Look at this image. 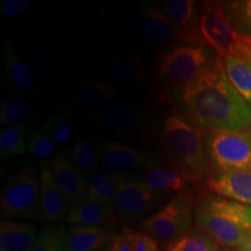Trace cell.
Listing matches in <instances>:
<instances>
[{"label": "cell", "instance_id": "obj_1", "mask_svg": "<svg viewBox=\"0 0 251 251\" xmlns=\"http://www.w3.org/2000/svg\"><path fill=\"white\" fill-rule=\"evenodd\" d=\"M180 100L184 114L203 131H247L251 128V107L228 79L220 57L181 90Z\"/></svg>", "mask_w": 251, "mask_h": 251}, {"label": "cell", "instance_id": "obj_2", "mask_svg": "<svg viewBox=\"0 0 251 251\" xmlns=\"http://www.w3.org/2000/svg\"><path fill=\"white\" fill-rule=\"evenodd\" d=\"M196 227L222 249H240L251 234V207L207 193L196 199Z\"/></svg>", "mask_w": 251, "mask_h": 251}, {"label": "cell", "instance_id": "obj_3", "mask_svg": "<svg viewBox=\"0 0 251 251\" xmlns=\"http://www.w3.org/2000/svg\"><path fill=\"white\" fill-rule=\"evenodd\" d=\"M163 146L172 165L177 166L191 184L207 183L211 168L203 147V130L185 114L172 113L162 128Z\"/></svg>", "mask_w": 251, "mask_h": 251}, {"label": "cell", "instance_id": "obj_4", "mask_svg": "<svg viewBox=\"0 0 251 251\" xmlns=\"http://www.w3.org/2000/svg\"><path fill=\"white\" fill-rule=\"evenodd\" d=\"M197 33L200 43L222 58L251 59V34L238 30L235 24H231L226 14V6L221 2H201Z\"/></svg>", "mask_w": 251, "mask_h": 251}, {"label": "cell", "instance_id": "obj_5", "mask_svg": "<svg viewBox=\"0 0 251 251\" xmlns=\"http://www.w3.org/2000/svg\"><path fill=\"white\" fill-rule=\"evenodd\" d=\"M203 147L212 175L251 171V131H203Z\"/></svg>", "mask_w": 251, "mask_h": 251}, {"label": "cell", "instance_id": "obj_6", "mask_svg": "<svg viewBox=\"0 0 251 251\" xmlns=\"http://www.w3.org/2000/svg\"><path fill=\"white\" fill-rule=\"evenodd\" d=\"M40 175L26 161L8 178L0 198V216L4 220L24 221L39 214Z\"/></svg>", "mask_w": 251, "mask_h": 251}, {"label": "cell", "instance_id": "obj_7", "mask_svg": "<svg viewBox=\"0 0 251 251\" xmlns=\"http://www.w3.org/2000/svg\"><path fill=\"white\" fill-rule=\"evenodd\" d=\"M216 59L218 56L203 45L177 47L161 56L158 74L169 87L183 90L208 70Z\"/></svg>", "mask_w": 251, "mask_h": 251}, {"label": "cell", "instance_id": "obj_8", "mask_svg": "<svg viewBox=\"0 0 251 251\" xmlns=\"http://www.w3.org/2000/svg\"><path fill=\"white\" fill-rule=\"evenodd\" d=\"M194 215L196 199L187 192L178 193L143 219L140 227L143 233L168 244L192 229Z\"/></svg>", "mask_w": 251, "mask_h": 251}, {"label": "cell", "instance_id": "obj_9", "mask_svg": "<svg viewBox=\"0 0 251 251\" xmlns=\"http://www.w3.org/2000/svg\"><path fill=\"white\" fill-rule=\"evenodd\" d=\"M169 197V192L155 190L139 180H130L128 176L121 183L114 202L118 218L124 221L146 219L156 212Z\"/></svg>", "mask_w": 251, "mask_h": 251}, {"label": "cell", "instance_id": "obj_10", "mask_svg": "<svg viewBox=\"0 0 251 251\" xmlns=\"http://www.w3.org/2000/svg\"><path fill=\"white\" fill-rule=\"evenodd\" d=\"M141 30L147 40L157 46L177 48L201 45L197 31L186 30L172 23L157 5H146L143 7Z\"/></svg>", "mask_w": 251, "mask_h": 251}, {"label": "cell", "instance_id": "obj_11", "mask_svg": "<svg viewBox=\"0 0 251 251\" xmlns=\"http://www.w3.org/2000/svg\"><path fill=\"white\" fill-rule=\"evenodd\" d=\"M146 112L133 101H114L99 109L92 117L97 129L109 136H125L134 133L143 125Z\"/></svg>", "mask_w": 251, "mask_h": 251}, {"label": "cell", "instance_id": "obj_12", "mask_svg": "<svg viewBox=\"0 0 251 251\" xmlns=\"http://www.w3.org/2000/svg\"><path fill=\"white\" fill-rule=\"evenodd\" d=\"M40 197L37 220L48 225L62 224L67 219L69 207L61 188L56 183L51 163L45 161L40 164Z\"/></svg>", "mask_w": 251, "mask_h": 251}, {"label": "cell", "instance_id": "obj_13", "mask_svg": "<svg viewBox=\"0 0 251 251\" xmlns=\"http://www.w3.org/2000/svg\"><path fill=\"white\" fill-rule=\"evenodd\" d=\"M56 183L61 188L69 207L84 202L87 197V178L74 162L70 150L65 149L50 161Z\"/></svg>", "mask_w": 251, "mask_h": 251}, {"label": "cell", "instance_id": "obj_14", "mask_svg": "<svg viewBox=\"0 0 251 251\" xmlns=\"http://www.w3.org/2000/svg\"><path fill=\"white\" fill-rule=\"evenodd\" d=\"M100 144L101 165L115 169H141L149 170L159 165V158L151 152L133 148L113 140H102Z\"/></svg>", "mask_w": 251, "mask_h": 251}, {"label": "cell", "instance_id": "obj_15", "mask_svg": "<svg viewBox=\"0 0 251 251\" xmlns=\"http://www.w3.org/2000/svg\"><path fill=\"white\" fill-rule=\"evenodd\" d=\"M206 186L215 196L251 207V171L212 175Z\"/></svg>", "mask_w": 251, "mask_h": 251}, {"label": "cell", "instance_id": "obj_16", "mask_svg": "<svg viewBox=\"0 0 251 251\" xmlns=\"http://www.w3.org/2000/svg\"><path fill=\"white\" fill-rule=\"evenodd\" d=\"M114 226L89 227L70 225L67 230L68 251H98L107 248L117 238L113 230Z\"/></svg>", "mask_w": 251, "mask_h": 251}, {"label": "cell", "instance_id": "obj_17", "mask_svg": "<svg viewBox=\"0 0 251 251\" xmlns=\"http://www.w3.org/2000/svg\"><path fill=\"white\" fill-rule=\"evenodd\" d=\"M6 74L11 86L23 93H35L39 87L37 76L28 62L21 56L13 41H4Z\"/></svg>", "mask_w": 251, "mask_h": 251}, {"label": "cell", "instance_id": "obj_18", "mask_svg": "<svg viewBox=\"0 0 251 251\" xmlns=\"http://www.w3.org/2000/svg\"><path fill=\"white\" fill-rule=\"evenodd\" d=\"M118 96V89L109 81H91L74 91L69 97V102L81 111H99L114 102Z\"/></svg>", "mask_w": 251, "mask_h": 251}, {"label": "cell", "instance_id": "obj_19", "mask_svg": "<svg viewBox=\"0 0 251 251\" xmlns=\"http://www.w3.org/2000/svg\"><path fill=\"white\" fill-rule=\"evenodd\" d=\"M118 219L114 208L86 199L79 205L69 208L65 221L69 225L103 227V226H115Z\"/></svg>", "mask_w": 251, "mask_h": 251}, {"label": "cell", "instance_id": "obj_20", "mask_svg": "<svg viewBox=\"0 0 251 251\" xmlns=\"http://www.w3.org/2000/svg\"><path fill=\"white\" fill-rule=\"evenodd\" d=\"M127 175L124 171L96 172L87 177V200H92L114 208L121 183Z\"/></svg>", "mask_w": 251, "mask_h": 251}, {"label": "cell", "instance_id": "obj_21", "mask_svg": "<svg viewBox=\"0 0 251 251\" xmlns=\"http://www.w3.org/2000/svg\"><path fill=\"white\" fill-rule=\"evenodd\" d=\"M39 231L26 221L4 220L0 224V248L8 251H26L35 242Z\"/></svg>", "mask_w": 251, "mask_h": 251}, {"label": "cell", "instance_id": "obj_22", "mask_svg": "<svg viewBox=\"0 0 251 251\" xmlns=\"http://www.w3.org/2000/svg\"><path fill=\"white\" fill-rule=\"evenodd\" d=\"M141 183L148 185L155 190L163 191V192H175L184 193L187 192V187L190 180L185 174L177 166H155V168L146 170L141 176Z\"/></svg>", "mask_w": 251, "mask_h": 251}, {"label": "cell", "instance_id": "obj_23", "mask_svg": "<svg viewBox=\"0 0 251 251\" xmlns=\"http://www.w3.org/2000/svg\"><path fill=\"white\" fill-rule=\"evenodd\" d=\"M157 7L179 27L191 31L198 30L200 5L193 0H164Z\"/></svg>", "mask_w": 251, "mask_h": 251}, {"label": "cell", "instance_id": "obj_24", "mask_svg": "<svg viewBox=\"0 0 251 251\" xmlns=\"http://www.w3.org/2000/svg\"><path fill=\"white\" fill-rule=\"evenodd\" d=\"M103 75L108 80L122 85H134L146 79V74L139 63L127 58H114L106 63Z\"/></svg>", "mask_w": 251, "mask_h": 251}, {"label": "cell", "instance_id": "obj_25", "mask_svg": "<svg viewBox=\"0 0 251 251\" xmlns=\"http://www.w3.org/2000/svg\"><path fill=\"white\" fill-rule=\"evenodd\" d=\"M35 109L33 100L25 96H11L0 106V125L13 127L27 122Z\"/></svg>", "mask_w": 251, "mask_h": 251}, {"label": "cell", "instance_id": "obj_26", "mask_svg": "<svg viewBox=\"0 0 251 251\" xmlns=\"http://www.w3.org/2000/svg\"><path fill=\"white\" fill-rule=\"evenodd\" d=\"M222 61L228 79L251 107V67L249 63L238 57L222 58Z\"/></svg>", "mask_w": 251, "mask_h": 251}, {"label": "cell", "instance_id": "obj_27", "mask_svg": "<svg viewBox=\"0 0 251 251\" xmlns=\"http://www.w3.org/2000/svg\"><path fill=\"white\" fill-rule=\"evenodd\" d=\"M30 129V122L13 127H6L0 133V155L1 158H13L28 152L27 134Z\"/></svg>", "mask_w": 251, "mask_h": 251}, {"label": "cell", "instance_id": "obj_28", "mask_svg": "<svg viewBox=\"0 0 251 251\" xmlns=\"http://www.w3.org/2000/svg\"><path fill=\"white\" fill-rule=\"evenodd\" d=\"M70 155L76 165L87 177L96 174L101 164L100 144H96L92 140L81 137L78 139L75 146L70 149Z\"/></svg>", "mask_w": 251, "mask_h": 251}, {"label": "cell", "instance_id": "obj_29", "mask_svg": "<svg viewBox=\"0 0 251 251\" xmlns=\"http://www.w3.org/2000/svg\"><path fill=\"white\" fill-rule=\"evenodd\" d=\"M220 246L199 228H192L183 236L166 244L163 251H220Z\"/></svg>", "mask_w": 251, "mask_h": 251}, {"label": "cell", "instance_id": "obj_30", "mask_svg": "<svg viewBox=\"0 0 251 251\" xmlns=\"http://www.w3.org/2000/svg\"><path fill=\"white\" fill-rule=\"evenodd\" d=\"M67 230L64 224L47 225L26 251H68Z\"/></svg>", "mask_w": 251, "mask_h": 251}, {"label": "cell", "instance_id": "obj_31", "mask_svg": "<svg viewBox=\"0 0 251 251\" xmlns=\"http://www.w3.org/2000/svg\"><path fill=\"white\" fill-rule=\"evenodd\" d=\"M27 148L31 156L45 159L54 155L56 143L47 131L45 126H34L27 134Z\"/></svg>", "mask_w": 251, "mask_h": 251}, {"label": "cell", "instance_id": "obj_32", "mask_svg": "<svg viewBox=\"0 0 251 251\" xmlns=\"http://www.w3.org/2000/svg\"><path fill=\"white\" fill-rule=\"evenodd\" d=\"M45 128L56 146H65L74 136V125L68 117L62 114H51L47 118Z\"/></svg>", "mask_w": 251, "mask_h": 251}, {"label": "cell", "instance_id": "obj_33", "mask_svg": "<svg viewBox=\"0 0 251 251\" xmlns=\"http://www.w3.org/2000/svg\"><path fill=\"white\" fill-rule=\"evenodd\" d=\"M26 61L33 71L47 80H55L58 76V70L54 63L42 51L36 48H30L26 54Z\"/></svg>", "mask_w": 251, "mask_h": 251}, {"label": "cell", "instance_id": "obj_34", "mask_svg": "<svg viewBox=\"0 0 251 251\" xmlns=\"http://www.w3.org/2000/svg\"><path fill=\"white\" fill-rule=\"evenodd\" d=\"M30 4L29 0H4L0 5V12L7 20H14L26 13Z\"/></svg>", "mask_w": 251, "mask_h": 251}, {"label": "cell", "instance_id": "obj_35", "mask_svg": "<svg viewBox=\"0 0 251 251\" xmlns=\"http://www.w3.org/2000/svg\"><path fill=\"white\" fill-rule=\"evenodd\" d=\"M134 251H161L159 242L143 231L129 233Z\"/></svg>", "mask_w": 251, "mask_h": 251}, {"label": "cell", "instance_id": "obj_36", "mask_svg": "<svg viewBox=\"0 0 251 251\" xmlns=\"http://www.w3.org/2000/svg\"><path fill=\"white\" fill-rule=\"evenodd\" d=\"M233 7L236 9V13L240 17L241 23L244 27L250 30L251 34V0L243 2H236Z\"/></svg>", "mask_w": 251, "mask_h": 251}, {"label": "cell", "instance_id": "obj_37", "mask_svg": "<svg viewBox=\"0 0 251 251\" xmlns=\"http://www.w3.org/2000/svg\"><path fill=\"white\" fill-rule=\"evenodd\" d=\"M109 251H134L129 233L119 235L109 246Z\"/></svg>", "mask_w": 251, "mask_h": 251}, {"label": "cell", "instance_id": "obj_38", "mask_svg": "<svg viewBox=\"0 0 251 251\" xmlns=\"http://www.w3.org/2000/svg\"><path fill=\"white\" fill-rule=\"evenodd\" d=\"M240 251H251V234L248 236L246 242L243 243V246L238 249Z\"/></svg>", "mask_w": 251, "mask_h": 251}, {"label": "cell", "instance_id": "obj_39", "mask_svg": "<svg viewBox=\"0 0 251 251\" xmlns=\"http://www.w3.org/2000/svg\"><path fill=\"white\" fill-rule=\"evenodd\" d=\"M220 251H240L238 249H221Z\"/></svg>", "mask_w": 251, "mask_h": 251}, {"label": "cell", "instance_id": "obj_40", "mask_svg": "<svg viewBox=\"0 0 251 251\" xmlns=\"http://www.w3.org/2000/svg\"><path fill=\"white\" fill-rule=\"evenodd\" d=\"M98 251H109V247H107V248H103V249H101V250H98Z\"/></svg>", "mask_w": 251, "mask_h": 251}, {"label": "cell", "instance_id": "obj_41", "mask_svg": "<svg viewBox=\"0 0 251 251\" xmlns=\"http://www.w3.org/2000/svg\"><path fill=\"white\" fill-rule=\"evenodd\" d=\"M0 251H8V250H6V249H2V248H0Z\"/></svg>", "mask_w": 251, "mask_h": 251}, {"label": "cell", "instance_id": "obj_42", "mask_svg": "<svg viewBox=\"0 0 251 251\" xmlns=\"http://www.w3.org/2000/svg\"><path fill=\"white\" fill-rule=\"evenodd\" d=\"M248 63H249V65H250V67H251V59H249V61H247Z\"/></svg>", "mask_w": 251, "mask_h": 251}]
</instances>
